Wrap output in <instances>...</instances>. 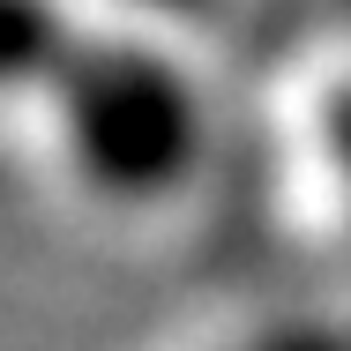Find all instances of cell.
I'll list each match as a JSON object with an SVG mask.
<instances>
[{
    "label": "cell",
    "instance_id": "cell-1",
    "mask_svg": "<svg viewBox=\"0 0 351 351\" xmlns=\"http://www.w3.org/2000/svg\"><path fill=\"white\" fill-rule=\"evenodd\" d=\"M0 90H45L75 172L112 202L172 195L202 157L187 75L128 38H90L60 0H0Z\"/></svg>",
    "mask_w": 351,
    "mask_h": 351
},
{
    "label": "cell",
    "instance_id": "cell-2",
    "mask_svg": "<svg viewBox=\"0 0 351 351\" xmlns=\"http://www.w3.org/2000/svg\"><path fill=\"white\" fill-rule=\"evenodd\" d=\"M247 351H351V322H306V329H269Z\"/></svg>",
    "mask_w": 351,
    "mask_h": 351
},
{
    "label": "cell",
    "instance_id": "cell-3",
    "mask_svg": "<svg viewBox=\"0 0 351 351\" xmlns=\"http://www.w3.org/2000/svg\"><path fill=\"white\" fill-rule=\"evenodd\" d=\"M149 8H202V0H149Z\"/></svg>",
    "mask_w": 351,
    "mask_h": 351
}]
</instances>
